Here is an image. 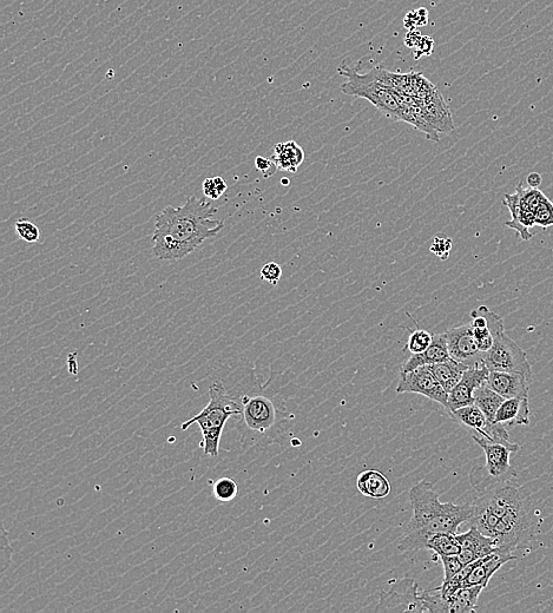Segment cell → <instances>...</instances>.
I'll return each instance as SVG.
<instances>
[{
	"label": "cell",
	"instance_id": "obj_39",
	"mask_svg": "<svg viewBox=\"0 0 553 613\" xmlns=\"http://www.w3.org/2000/svg\"><path fill=\"white\" fill-rule=\"evenodd\" d=\"M551 610L553 611V606H552V609H551Z\"/></svg>",
	"mask_w": 553,
	"mask_h": 613
},
{
	"label": "cell",
	"instance_id": "obj_2",
	"mask_svg": "<svg viewBox=\"0 0 553 613\" xmlns=\"http://www.w3.org/2000/svg\"><path fill=\"white\" fill-rule=\"evenodd\" d=\"M413 517L398 546L400 552L426 550L427 540L436 533H457L470 522L473 504L441 503L434 484L423 480L410 491Z\"/></svg>",
	"mask_w": 553,
	"mask_h": 613
},
{
	"label": "cell",
	"instance_id": "obj_33",
	"mask_svg": "<svg viewBox=\"0 0 553 613\" xmlns=\"http://www.w3.org/2000/svg\"><path fill=\"white\" fill-rule=\"evenodd\" d=\"M441 563L444 566V582H449L457 573L464 568L458 556L440 557Z\"/></svg>",
	"mask_w": 553,
	"mask_h": 613
},
{
	"label": "cell",
	"instance_id": "obj_36",
	"mask_svg": "<svg viewBox=\"0 0 553 613\" xmlns=\"http://www.w3.org/2000/svg\"><path fill=\"white\" fill-rule=\"evenodd\" d=\"M255 167L260 171V173L268 179V177H272L276 171H278V167L272 160V158H266L262 156H258L255 158Z\"/></svg>",
	"mask_w": 553,
	"mask_h": 613
},
{
	"label": "cell",
	"instance_id": "obj_4",
	"mask_svg": "<svg viewBox=\"0 0 553 613\" xmlns=\"http://www.w3.org/2000/svg\"><path fill=\"white\" fill-rule=\"evenodd\" d=\"M208 393V405L194 418L183 423L182 431L188 430L193 425L199 426L203 437L200 446L204 454L216 458L219 456L221 438L226 424L230 418L239 417L241 407L222 380H215L209 386Z\"/></svg>",
	"mask_w": 553,
	"mask_h": 613
},
{
	"label": "cell",
	"instance_id": "obj_9",
	"mask_svg": "<svg viewBox=\"0 0 553 613\" xmlns=\"http://www.w3.org/2000/svg\"><path fill=\"white\" fill-rule=\"evenodd\" d=\"M450 417L458 424L469 428L478 437L504 444L513 448L516 452L520 450L519 445L512 443L510 440L506 426L493 423V421L487 419L484 412L476 404L459 408V410L452 412Z\"/></svg>",
	"mask_w": 553,
	"mask_h": 613
},
{
	"label": "cell",
	"instance_id": "obj_12",
	"mask_svg": "<svg viewBox=\"0 0 553 613\" xmlns=\"http://www.w3.org/2000/svg\"><path fill=\"white\" fill-rule=\"evenodd\" d=\"M451 358L467 367L484 364L485 354L480 352L470 324L451 328L445 332Z\"/></svg>",
	"mask_w": 553,
	"mask_h": 613
},
{
	"label": "cell",
	"instance_id": "obj_16",
	"mask_svg": "<svg viewBox=\"0 0 553 613\" xmlns=\"http://www.w3.org/2000/svg\"><path fill=\"white\" fill-rule=\"evenodd\" d=\"M503 203L509 208L512 220L505 223L506 227L516 230L522 240L529 241L532 239L530 228L536 224L535 212L530 208L528 202L524 200L520 190L516 188V193L513 195H504Z\"/></svg>",
	"mask_w": 553,
	"mask_h": 613
},
{
	"label": "cell",
	"instance_id": "obj_37",
	"mask_svg": "<svg viewBox=\"0 0 553 613\" xmlns=\"http://www.w3.org/2000/svg\"><path fill=\"white\" fill-rule=\"evenodd\" d=\"M526 182H528L529 187L531 188H539L543 183V177L538 173H531L528 177H526Z\"/></svg>",
	"mask_w": 553,
	"mask_h": 613
},
{
	"label": "cell",
	"instance_id": "obj_14",
	"mask_svg": "<svg viewBox=\"0 0 553 613\" xmlns=\"http://www.w3.org/2000/svg\"><path fill=\"white\" fill-rule=\"evenodd\" d=\"M471 326L480 352L490 351L500 333L505 332L504 321L486 306H480L471 312Z\"/></svg>",
	"mask_w": 553,
	"mask_h": 613
},
{
	"label": "cell",
	"instance_id": "obj_10",
	"mask_svg": "<svg viewBox=\"0 0 553 613\" xmlns=\"http://www.w3.org/2000/svg\"><path fill=\"white\" fill-rule=\"evenodd\" d=\"M483 586H469L459 589L452 596L441 598L437 588L420 593L425 604V612L431 613H472L477 611Z\"/></svg>",
	"mask_w": 553,
	"mask_h": 613
},
{
	"label": "cell",
	"instance_id": "obj_23",
	"mask_svg": "<svg viewBox=\"0 0 553 613\" xmlns=\"http://www.w3.org/2000/svg\"><path fill=\"white\" fill-rule=\"evenodd\" d=\"M272 160L279 170L296 173L302 162L305 161V153L294 141L279 143L274 147Z\"/></svg>",
	"mask_w": 553,
	"mask_h": 613
},
{
	"label": "cell",
	"instance_id": "obj_30",
	"mask_svg": "<svg viewBox=\"0 0 553 613\" xmlns=\"http://www.w3.org/2000/svg\"><path fill=\"white\" fill-rule=\"evenodd\" d=\"M228 184L222 177H213L203 182V194L210 200H219L226 193Z\"/></svg>",
	"mask_w": 553,
	"mask_h": 613
},
{
	"label": "cell",
	"instance_id": "obj_21",
	"mask_svg": "<svg viewBox=\"0 0 553 613\" xmlns=\"http://www.w3.org/2000/svg\"><path fill=\"white\" fill-rule=\"evenodd\" d=\"M495 423L504 426L530 425V407L528 398L505 399L496 414Z\"/></svg>",
	"mask_w": 553,
	"mask_h": 613
},
{
	"label": "cell",
	"instance_id": "obj_19",
	"mask_svg": "<svg viewBox=\"0 0 553 613\" xmlns=\"http://www.w3.org/2000/svg\"><path fill=\"white\" fill-rule=\"evenodd\" d=\"M417 103L421 110H423L426 121L429 122L437 133H451L454 130L450 109L447 107L438 89Z\"/></svg>",
	"mask_w": 553,
	"mask_h": 613
},
{
	"label": "cell",
	"instance_id": "obj_11",
	"mask_svg": "<svg viewBox=\"0 0 553 613\" xmlns=\"http://www.w3.org/2000/svg\"><path fill=\"white\" fill-rule=\"evenodd\" d=\"M397 393L424 395L427 399L438 402L445 410H447V404H449V393L444 390V387L440 385V382L427 366L414 369L411 372H401Z\"/></svg>",
	"mask_w": 553,
	"mask_h": 613
},
{
	"label": "cell",
	"instance_id": "obj_32",
	"mask_svg": "<svg viewBox=\"0 0 553 613\" xmlns=\"http://www.w3.org/2000/svg\"><path fill=\"white\" fill-rule=\"evenodd\" d=\"M536 226L544 229L553 226V203L545 197L536 210Z\"/></svg>",
	"mask_w": 553,
	"mask_h": 613
},
{
	"label": "cell",
	"instance_id": "obj_7",
	"mask_svg": "<svg viewBox=\"0 0 553 613\" xmlns=\"http://www.w3.org/2000/svg\"><path fill=\"white\" fill-rule=\"evenodd\" d=\"M484 365L489 371L523 374L532 381L528 355L505 332L497 336L495 344L485 354Z\"/></svg>",
	"mask_w": 553,
	"mask_h": 613
},
{
	"label": "cell",
	"instance_id": "obj_17",
	"mask_svg": "<svg viewBox=\"0 0 553 613\" xmlns=\"http://www.w3.org/2000/svg\"><path fill=\"white\" fill-rule=\"evenodd\" d=\"M456 536L462 547L457 556L464 566L491 555L497 547L495 539L483 535L476 526H471L469 531Z\"/></svg>",
	"mask_w": 553,
	"mask_h": 613
},
{
	"label": "cell",
	"instance_id": "obj_13",
	"mask_svg": "<svg viewBox=\"0 0 553 613\" xmlns=\"http://www.w3.org/2000/svg\"><path fill=\"white\" fill-rule=\"evenodd\" d=\"M490 371L484 364L469 367L463 374L462 380L449 393V404H447V414L459 410V408L474 404V392L477 388L486 384Z\"/></svg>",
	"mask_w": 553,
	"mask_h": 613
},
{
	"label": "cell",
	"instance_id": "obj_34",
	"mask_svg": "<svg viewBox=\"0 0 553 613\" xmlns=\"http://www.w3.org/2000/svg\"><path fill=\"white\" fill-rule=\"evenodd\" d=\"M282 276V268L276 262H269L261 269V279L271 285H278Z\"/></svg>",
	"mask_w": 553,
	"mask_h": 613
},
{
	"label": "cell",
	"instance_id": "obj_5",
	"mask_svg": "<svg viewBox=\"0 0 553 613\" xmlns=\"http://www.w3.org/2000/svg\"><path fill=\"white\" fill-rule=\"evenodd\" d=\"M339 74L347 78L341 91L348 96L365 98L370 101L381 114L395 122L405 121V110L401 107L395 92L374 75L373 70L361 75L350 67H341Z\"/></svg>",
	"mask_w": 553,
	"mask_h": 613
},
{
	"label": "cell",
	"instance_id": "obj_28",
	"mask_svg": "<svg viewBox=\"0 0 553 613\" xmlns=\"http://www.w3.org/2000/svg\"><path fill=\"white\" fill-rule=\"evenodd\" d=\"M433 341V335L430 332L425 331V329H417L410 335V339H408L406 349L411 354H419L426 351L429 348Z\"/></svg>",
	"mask_w": 553,
	"mask_h": 613
},
{
	"label": "cell",
	"instance_id": "obj_24",
	"mask_svg": "<svg viewBox=\"0 0 553 613\" xmlns=\"http://www.w3.org/2000/svg\"><path fill=\"white\" fill-rule=\"evenodd\" d=\"M429 367L430 371L440 382V385L444 387L447 393H450L454 387L458 385V382L462 380L463 374L466 369L469 368L456 360H449L444 362H438Z\"/></svg>",
	"mask_w": 553,
	"mask_h": 613
},
{
	"label": "cell",
	"instance_id": "obj_8",
	"mask_svg": "<svg viewBox=\"0 0 553 613\" xmlns=\"http://www.w3.org/2000/svg\"><path fill=\"white\" fill-rule=\"evenodd\" d=\"M391 589L381 591L377 612H425V604L412 578L392 580Z\"/></svg>",
	"mask_w": 553,
	"mask_h": 613
},
{
	"label": "cell",
	"instance_id": "obj_25",
	"mask_svg": "<svg viewBox=\"0 0 553 613\" xmlns=\"http://www.w3.org/2000/svg\"><path fill=\"white\" fill-rule=\"evenodd\" d=\"M505 398L493 391L492 388L486 384L477 388L474 392V404H476L480 410L484 412L487 419L495 423L496 414L499 407L502 406Z\"/></svg>",
	"mask_w": 553,
	"mask_h": 613
},
{
	"label": "cell",
	"instance_id": "obj_1",
	"mask_svg": "<svg viewBox=\"0 0 553 613\" xmlns=\"http://www.w3.org/2000/svg\"><path fill=\"white\" fill-rule=\"evenodd\" d=\"M216 213L212 203L196 196L188 197L180 208H164L155 219L153 254L164 261H179L192 254L225 227L212 219Z\"/></svg>",
	"mask_w": 553,
	"mask_h": 613
},
{
	"label": "cell",
	"instance_id": "obj_38",
	"mask_svg": "<svg viewBox=\"0 0 553 613\" xmlns=\"http://www.w3.org/2000/svg\"><path fill=\"white\" fill-rule=\"evenodd\" d=\"M281 183L282 184H289V181H288V179H282Z\"/></svg>",
	"mask_w": 553,
	"mask_h": 613
},
{
	"label": "cell",
	"instance_id": "obj_15",
	"mask_svg": "<svg viewBox=\"0 0 553 613\" xmlns=\"http://www.w3.org/2000/svg\"><path fill=\"white\" fill-rule=\"evenodd\" d=\"M515 559H517V557L513 555L512 551L496 547V550L493 551L491 555L473 562V568L470 575L465 579L463 588H469V586H483L485 589L487 584L490 583L493 575H495L503 565Z\"/></svg>",
	"mask_w": 553,
	"mask_h": 613
},
{
	"label": "cell",
	"instance_id": "obj_3",
	"mask_svg": "<svg viewBox=\"0 0 553 613\" xmlns=\"http://www.w3.org/2000/svg\"><path fill=\"white\" fill-rule=\"evenodd\" d=\"M241 413L237 417V430L245 444L269 443L282 432L293 415L283 410L278 397L267 393L265 388H250L245 393L236 394Z\"/></svg>",
	"mask_w": 553,
	"mask_h": 613
},
{
	"label": "cell",
	"instance_id": "obj_27",
	"mask_svg": "<svg viewBox=\"0 0 553 613\" xmlns=\"http://www.w3.org/2000/svg\"><path fill=\"white\" fill-rule=\"evenodd\" d=\"M213 493L214 497L220 502H232L239 493V485L234 479L223 477L214 481Z\"/></svg>",
	"mask_w": 553,
	"mask_h": 613
},
{
	"label": "cell",
	"instance_id": "obj_26",
	"mask_svg": "<svg viewBox=\"0 0 553 613\" xmlns=\"http://www.w3.org/2000/svg\"><path fill=\"white\" fill-rule=\"evenodd\" d=\"M426 550H431L440 557L459 555L460 544L456 533H436L427 540Z\"/></svg>",
	"mask_w": 553,
	"mask_h": 613
},
{
	"label": "cell",
	"instance_id": "obj_35",
	"mask_svg": "<svg viewBox=\"0 0 553 613\" xmlns=\"http://www.w3.org/2000/svg\"><path fill=\"white\" fill-rule=\"evenodd\" d=\"M0 566H2V573L9 568L12 558V547L9 542L8 532L5 527L2 526V545H0Z\"/></svg>",
	"mask_w": 553,
	"mask_h": 613
},
{
	"label": "cell",
	"instance_id": "obj_22",
	"mask_svg": "<svg viewBox=\"0 0 553 613\" xmlns=\"http://www.w3.org/2000/svg\"><path fill=\"white\" fill-rule=\"evenodd\" d=\"M357 487L362 496L371 499H385L390 496L392 486L385 474L377 470H368L359 474Z\"/></svg>",
	"mask_w": 553,
	"mask_h": 613
},
{
	"label": "cell",
	"instance_id": "obj_31",
	"mask_svg": "<svg viewBox=\"0 0 553 613\" xmlns=\"http://www.w3.org/2000/svg\"><path fill=\"white\" fill-rule=\"evenodd\" d=\"M453 248V240L449 236L437 234L433 237L431 253L439 257L441 261L449 259L450 252Z\"/></svg>",
	"mask_w": 553,
	"mask_h": 613
},
{
	"label": "cell",
	"instance_id": "obj_20",
	"mask_svg": "<svg viewBox=\"0 0 553 613\" xmlns=\"http://www.w3.org/2000/svg\"><path fill=\"white\" fill-rule=\"evenodd\" d=\"M451 359L445 333L436 334L433 335L431 346L423 353L412 354V357L401 368V372H411L420 367L438 364V362L449 361Z\"/></svg>",
	"mask_w": 553,
	"mask_h": 613
},
{
	"label": "cell",
	"instance_id": "obj_29",
	"mask_svg": "<svg viewBox=\"0 0 553 613\" xmlns=\"http://www.w3.org/2000/svg\"><path fill=\"white\" fill-rule=\"evenodd\" d=\"M16 233L21 239L28 243H36L41 239V232L35 223L22 219L15 224Z\"/></svg>",
	"mask_w": 553,
	"mask_h": 613
},
{
	"label": "cell",
	"instance_id": "obj_6",
	"mask_svg": "<svg viewBox=\"0 0 553 613\" xmlns=\"http://www.w3.org/2000/svg\"><path fill=\"white\" fill-rule=\"evenodd\" d=\"M472 438L483 448L486 459L484 466L474 467L470 474L474 489L482 492L491 485L513 481L517 478V472L511 465V453H516L513 448L474 434Z\"/></svg>",
	"mask_w": 553,
	"mask_h": 613
},
{
	"label": "cell",
	"instance_id": "obj_18",
	"mask_svg": "<svg viewBox=\"0 0 553 613\" xmlns=\"http://www.w3.org/2000/svg\"><path fill=\"white\" fill-rule=\"evenodd\" d=\"M531 380L523 374L490 371L486 385L505 399L528 398Z\"/></svg>",
	"mask_w": 553,
	"mask_h": 613
}]
</instances>
